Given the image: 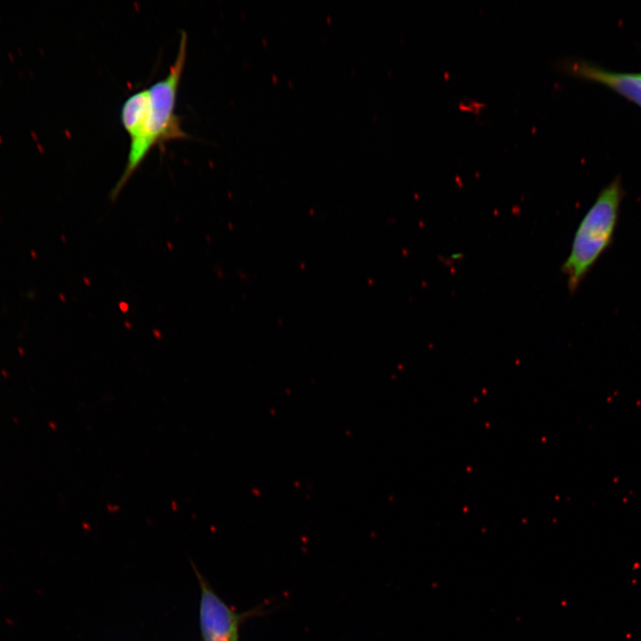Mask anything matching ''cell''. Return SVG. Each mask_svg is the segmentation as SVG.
Wrapping results in <instances>:
<instances>
[{"label": "cell", "mask_w": 641, "mask_h": 641, "mask_svg": "<svg viewBox=\"0 0 641 641\" xmlns=\"http://www.w3.org/2000/svg\"><path fill=\"white\" fill-rule=\"evenodd\" d=\"M573 75L601 84L641 107V72H615L584 61H570Z\"/></svg>", "instance_id": "4"}, {"label": "cell", "mask_w": 641, "mask_h": 641, "mask_svg": "<svg viewBox=\"0 0 641 641\" xmlns=\"http://www.w3.org/2000/svg\"><path fill=\"white\" fill-rule=\"evenodd\" d=\"M187 53V35L182 32L174 61L165 77L149 87L150 105L145 120L136 139L130 142L127 161L123 174L110 192L115 201L133 174L155 147L174 140H183L188 134L183 130L175 105Z\"/></svg>", "instance_id": "1"}, {"label": "cell", "mask_w": 641, "mask_h": 641, "mask_svg": "<svg viewBox=\"0 0 641 641\" xmlns=\"http://www.w3.org/2000/svg\"><path fill=\"white\" fill-rule=\"evenodd\" d=\"M200 623L206 641H237L238 618L204 583Z\"/></svg>", "instance_id": "3"}, {"label": "cell", "mask_w": 641, "mask_h": 641, "mask_svg": "<svg viewBox=\"0 0 641 641\" xmlns=\"http://www.w3.org/2000/svg\"><path fill=\"white\" fill-rule=\"evenodd\" d=\"M623 196L621 179L616 177L603 188L580 221L562 268L571 292L611 245Z\"/></svg>", "instance_id": "2"}, {"label": "cell", "mask_w": 641, "mask_h": 641, "mask_svg": "<svg viewBox=\"0 0 641 641\" xmlns=\"http://www.w3.org/2000/svg\"><path fill=\"white\" fill-rule=\"evenodd\" d=\"M150 105L149 89L132 93L123 103L120 119L123 128L132 142L137 138L145 120Z\"/></svg>", "instance_id": "5"}]
</instances>
